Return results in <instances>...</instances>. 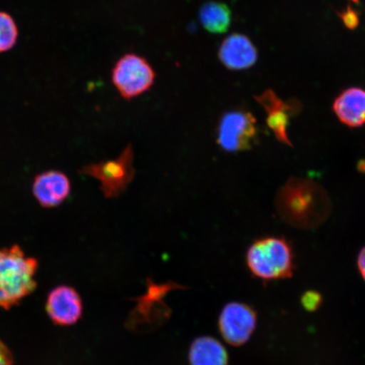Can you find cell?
Instances as JSON below:
<instances>
[{
  "label": "cell",
  "mask_w": 365,
  "mask_h": 365,
  "mask_svg": "<svg viewBox=\"0 0 365 365\" xmlns=\"http://www.w3.org/2000/svg\"><path fill=\"white\" fill-rule=\"evenodd\" d=\"M278 215L285 222L301 230H313L329 217V195L317 182L307 178L292 177L278 190Z\"/></svg>",
  "instance_id": "1"
},
{
  "label": "cell",
  "mask_w": 365,
  "mask_h": 365,
  "mask_svg": "<svg viewBox=\"0 0 365 365\" xmlns=\"http://www.w3.org/2000/svg\"><path fill=\"white\" fill-rule=\"evenodd\" d=\"M38 262L18 245L0 249V307L10 309L36 289Z\"/></svg>",
  "instance_id": "2"
},
{
  "label": "cell",
  "mask_w": 365,
  "mask_h": 365,
  "mask_svg": "<svg viewBox=\"0 0 365 365\" xmlns=\"http://www.w3.org/2000/svg\"><path fill=\"white\" fill-rule=\"evenodd\" d=\"M246 263L255 277L264 282L293 276L294 255L289 242L279 237L255 240L246 254Z\"/></svg>",
  "instance_id": "3"
},
{
  "label": "cell",
  "mask_w": 365,
  "mask_h": 365,
  "mask_svg": "<svg viewBox=\"0 0 365 365\" xmlns=\"http://www.w3.org/2000/svg\"><path fill=\"white\" fill-rule=\"evenodd\" d=\"M133 160V149L129 144L117 158L88 164L80 172L100 182V189L105 197L116 198L124 192L134 179Z\"/></svg>",
  "instance_id": "4"
},
{
  "label": "cell",
  "mask_w": 365,
  "mask_h": 365,
  "mask_svg": "<svg viewBox=\"0 0 365 365\" xmlns=\"http://www.w3.org/2000/svg\"><path fill=\"white\" fill-rule=\"evenodd\" d=\"M112 81L122 97L130 100L152 88L155 71L145 58L127 53L118 59L113 67Z\"/></svg>",
  "instance_id": "5"
},
{
  "label": "cell",
  "mask_w": 365,
  "mask_h": 365,
  "mask_svg": "<svg viewBox=\"0 0 365 365\" xmlns=\"http://www.w3.org/2000/svg\"><path fill=\"white\" fill-rule=\"evenodd\" d=\"M257 122L253 114L245 110L227 112L217 127V144L227 153L250 150L257 143Z\"/></svg>",
  "instance_id": "6"
},
{
  "label": "cell",
  "mask_w": 365,
  "mask_h": 365,
  "mask_svg": "<svg viewBox=\"0 0 365 365\" xmlns=\"http://www.w3.org/2000/svg\"><path fill=\"white\" fill-rule=\"evenodd\" d=\"M257 325V314L250 305L232 302L222 309L218 319L221 335L228 344L242 346L252 336Z\"/></svg>",
  "instance_id": "7"
},
{
  "label": "cell",
  "mask_w": 365,
  "mask_h": 365,
  "mask_svg": "<svg viewBox=\"0 0 365 365\" xmlns=\"http://www.w3.org/2000/svg\"><path fill=\"white\" fill-rule=\"evenodd\" d=\"M255 99L267 112V124L277 140L292 147L287 129L291 118L298 114L300 110L299 103L284 102L272 89H267L262 94L255 96Z\"/></svg>",
  "instance_id": "8"
},
{
  "label": "cell",
  "mask_w": 365,
  "mask_h": 365,
  "mask_svg": "<svg viewBox=\"0 0 365 365\" xmlns=\"http://www.w3.org/2000/svg\"><path fill=\"white\" fill-rule=\"evenodd\" d=\"M46 309L52 322L58 326H71L79 321L83 312L81 296L68 286H58L50 292Z\"/></svg>",
  "instance_id": "9"
},
{
  "label": "cell",
  "mask_w": 365,
  "mask_h": 365,
  "mask_svg": "<svg viewBox=\"0 0 365 365\" xmlns=\"http://www.w3.org/2000/svg\"><path fill=\"white\" fill-rule=\"evenodd\" d=\"M218 58L230 70L244 71L257 62L258 51L248 36L234 34L223 41L218 50Z\"/></svg>",
  "instance_id": "10"
},
{
  "label": "cell",
  "mask_w": 365,
  "mask_h": 365,
  "mask_svg": "<svg viewBox=\"0 0 365 365\" xmlns=\"http://www.w3.org/2000/svg\"><path fill=\"white\" fill-rule=\"evenodd\" d=\"M33 191L35 198L43 207H56L70 196L71 181L61 171H46L35 178Z\"/></svg>",
  "instance_id": "11"
},
{
  "label": "cell",
  "mask_w": 365,
  "mask_h": 365,
  "mask_svg": "<svg viewBox=\"0 0 365 365\" xmlns=\"http://www.w3.org/2000/svg\"><path fill=\"white\" fill-rule=\"evenodd\" d=\"M341 124L349 128L365 125V90L350 88L341 91L332 105Z\"/></svg>",
  "instance_id": "12"
},
{
  "label": "cell",
  "mask_w": 365,
  "mask_h": 365,
  "mask_svg": "<svg viewBox=\"0 0 365 365\" xmlns=\"http://www.w3.org/2000/svg\"><path fill=\"white\" fill-rule=\"evenodd\" d=\"M190 365H228L225 346L212 336L195 339L190 349Z\"/></svg>",
  "instance_id": "13"
},
{
  "label": "cell",
  "mask_w": 365,
  "mask_h": 365,
  "mask_svg": "<svg viewBox=\"0 0 365 365\" xmlns=\"http://www.w3.org/2000/svg\"><path fill=\"white\" fill-rule=\"evenodd\" d=\"M199 19L210 34L227 33L232 23V13L227 4L221 2H207L199 11Z\"/></svg>",
  "instance_id": "14"
},
{
  "label": "cell",
  "mask_w": 365,
  "mask_h": 365,
  "mask_svg": "<svg viewBox=\"0 0 365 365\" xmlns=\"http://www.w3.org/2000/svg\"><path fill=\"white\" fill-rule=\"evenodd\" d=\"M17 38L15 21L9 14L0 11V53L11 49L16 45Z\"/></svg>",
  "instance_id": "15"
},
{
  "label": "cell",
  "mask_w": 365,
  "mask_h": 365,
  "mask_svg": "<svg viewBox=\"0 0 365 365\" xmlns=\"http://www.w3.org/2000/svg\"><path fill=\"white\" fill-rule=\"evenodd\" d=\"M301 304L307 312H316L322 304V296L317 291H307L301 297Z\"/></svg>",
  "instance_id": "16"
},
{
  "label": "cell",
  "mask_w": 365,
  "mask_h": 365,
  "mask_svg": "<svg viewBox=\"0 0 365 365\" xmlns=\"http://www.w3.org/2000/svg\"><path fill=\"white\" fill-rule=\"evenodd\" d=\"M337 15L339 16L342 23L348 29L354 30L359 25V14L351 6L342 12H339Z\"/></svg>",
  "instance_id": "17"
},
{
  "label": "cell",
  "mask_w": 365,
  "mask_h": 365,
  "mask_svg": "<svg viewBox=\"0 0 365 365\" xmlns=\"http://www.w3.org/2000/svg\"><path fill=\"white\" fill-rule=\"evenodd\" d=\"M0 365H14L11 351L1 340H0Z\"/></svg>",
  "instance_id": "18"
},
{
  "label": "cell",
  "mask_w": 365,
  "mask_h": 365,
  "mask_svg": "<svg viewBox=\"0 0 365 365\" xmlns=\"http://www.w3.org/2000/svg\"><path fill=\"white\" fill-rule=\"evenodd\" d=\"M358 267L359 272L361 274L363 279L365 282V246L361 250H360L359 254Z\"/></svg>",
  "instance_id": "19"
},
{
  "label": "cell",
  "mask_w": 365,
  "mask_h": 365,
  "mask_svg": "<svg viewBox=\"0 0 365 365\" xmlns=\"http://www.w3.org/2000/svg\"><path fill=\"white\" fill-rule=\"evenodd\" d=\"M351 1H353L355 4H359V0H351Z\"/></svg>",
  "instance_id": "20"
}]
</instances>
